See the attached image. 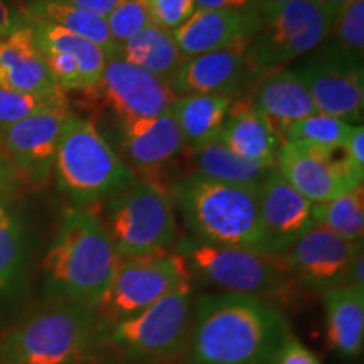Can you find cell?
I'll return each instance as SVG.
<instances>
[{"mask_svg": "<svg viewBox=\"0 0 364 364\" xmlns=\"http://www.w3.org/2000/svg\"><path fill=\"white\" fill-rule=\"evenodd\" d=\"M275 169L292 188L314 204H321L348 193L363 179L354 174L343 149L336 152H316L300 145L282 142Z\"/></svg>", "mask_w": 364, "mask_h": 364, "instance_id": "9a60e30c", "label": "cell"}, {"mask_svg": "<svg viewBox=\"0 0 364 364\" xmlns=\"http://www.w3.org/2000/svg\"><path fill=\"white\" fill-rule=\"evenodd\" d=\"M245 46L204 53L184 59L169 86L174 97L188 95H223L241 98L245 90L252 88Z\"/></svg>", "mask_w": 364, "mask_h": 364, "instance_id": "e0dca14e", "label": "cell"}, {"mask_svg": "<svg viewBox=\"0 0 364 364\" xmlns=\"http://www.w3.org/2000/svg\"><path fill=\"white\" fill-rule=\"evenodd\" d=\"M21 11L26 16L46 21L97 44L107 54V59L118 54V48L110 38L103 17L81 11V9L73 7L61 0H29L24 7H21Z\"/></svg>", "mask_w": 364, "mask_h": 364, "instance_id": "83f0119b", "label": "cell"}, {"mask_svg": "<svg viewBox=\"0 0 364 364\" xmlns=\"http://www.w3.org/2000/svg\"><path fill=\"white\" fill-rule=\"evenodd\" d=\"M0 86L46 100H66L24 19L0 36Z\"/></svg>", "mask_w": 364, "mask_h": 364, "instance_id": "ffe728a7", "label": "cell"}, {"mask_svg": "<svg viewBox=\"0 0 364 364\" xmlns=\"http://www.w3.org/2000/svg\"><path fill=\"white\" fill-rule=\"evenodd\" d=\"M12 199L14 198H7V196H0V218H2L7 211H11V209H12Z\"/></svg>", "mask_w": 364, "mask_h": 364, "instance_id": "f6af8a7d", "label": "cell"}, {"mask_svg": "<svg viewBox=\"0 0 364 364\" xmlns=\"http://www.w3.org/2000/svg\"><path fill=\"white\" fill-rule=\"evenodd\" d=\"M297 78L306 85L316 110L359 125L364 110L363 59L344 51L334 43H322L318 51L306 63L292 68Z\"/></svg>", "mask_w": 364, "mask_h": 364, "instance_id": "8fae6325", "label": "cell"}, {"mask_svg": "<svg viewBox=\"0 0 364 364\" xmlns=\"http://www.w3.org/2000/svg\"><path fill=\"white\" fill-rule=\"evenodd\" d=\"M346 285H349V287H353V289L364 292V252H363V247L358 250L356 255H354L351 267H349V272H348V282H346Z\"/></svg>", "mask_w": 364, "mask_h": 364, "instance_id": "b9f144b4", "label": "cell"}, {"mask_svg": "<svg viewBox=\"0 0 364 364\" xmlns=\"http://www.w3.org/2000/svg\"><path fill=\"white\" fill-rule=\"evenodd\" d=\"M118 56L166 83L174 78L184 63L172 33L156 24L144 27L134 38L122 44L118 48Z\"/></svg>", "mask_w": 364, "mask_h": 364, "instance_id": "484cf974", "label": "cell"}, {"mask_svg": "<svg viewBox=\"0 0 364 364\" xmlns=\"http://www.w3.org/2000/svg\"><path fill=\"white\" fill-rule=\"evenodd\" d=\"M314 221L349 243H363L364 188L358 186L331 201L314 204Z\"/></svg>", "mask_w": 364, "mask_h": 364, "instance_id": "f546056e", "label": "cell"}, {"mask_svg": "<svg viewBox=\"0 0 364 364\" xmlns=\"http://www.w3.org/2000/svg\"><path fill=\"white\" fill-rule=\"evenodd\" d=\"M258 213L268 255H280L316 225L314 203L299 194L277 169L258 189Z\"/></svg>", "mask_w": 364, "mask_h": 364, "instance_id": "ac0fdd59", "label": "cell"}, {"mask_svg": "<svg viewBox=\"0 0 364 364\" xmlns=\"http://www.w3.org/2000/svg\"><path fill=\"white\" fill-rule=\"evenodd\" d=\"M21 188H24L21 176L17 174L11 159L0 149V196L16 198V194L19 193Z\"/></svg>", "mask_w": 364, "mask_h": 364, "instance_id": "74e56055", "label": "cell"}, {"mask_svg": "<svg viewBox=\"0 0 364 364\" xmlns=\"http://www.w3.org/2000/svg\"><path fill=\"white\" fill-rule=\"evenodd\" d=\"M68 107L66 100H46L0 86V127H7L36 113Z\"/></svg>", "mask_w": 364, "mask_h": 364, "instance_id": "1f68e13d", "label": "cell"}, {"mask_svg": "<svg viewBox=\"0 0 364 364\" xmlns=\"http://www.w3.org/2000/svg\"><path fill=\"white\" fill-rule=\"evenodd\" d=\"M332 41L344 51L363 59L364 54V0H354L339 14L332 26Z\"/></svg>", "mask_w": 364, "mask_h": 364, "instance_id": "d6a6232c", "label": "cell"}, {"mask_svg": "<svg viewBox=\"0 0 364 364\" xmlns=\"http://www.w3.org/2000/svg\"><path fill=\"white\" fill-rule=\"evenodd\" d=\"M343 154L348 161L354 174L358 177H364V129L363 124L354 125L351 134L343 145Z\"/></svg>", "mask_w": 364, "mask_h": 364, "instance_id": "8d00e7d4", "label": "cell"}, {"mask_svg": "<svg viewBox=\"0 0 364 364\" xmlns=\"http://www.w3.org/2000/svg\"><path fill=\"white\" fill-rule=\"evenodd\" d=\"M53 177L75 208L88 209L120 193L135 172L88 118H68L59 136Z\"/></svg>", "mask_w": 364, "mask_h": 364, "instance_id": "5b68a950", "label": "cell"}, {"mask_svg": "<svg viewBox=\"0 0 364 364\" xmlns=\"http://www.w3.org/2000/svg\"><path fill=\"white\" fill-rule=\"evenodd\" d=\"M120 262L100 218L90 209L70 208L59 223L43 262L49 302L97 307Z\"/></svg>", "mask_w": 364, "mask_h": 364, "instance_id": "7a4b0ae2", "label": "cell"}, {"mask_svg": "<svg viewBox=\"0 0 364 364\" xmlns=\"http://www.w3.org/2000/svg\"><path fill=\"white\" fill-rule=\"evenodd\" d=\"M295 2V0H252L250 4V11H253L255 14H258V17L263 19V17L270 16L273 11L280 9L285 4Z\"/></svg>", "mask_w": 364, "mask_h": 364, "instance_id": "7bdbcfd3", "label": "cell"}, {"mask_svg": "<svg viewBox=\"0 0 364 364\" xmlns=\"http://www.w3.org/2000/svg\"><path fill=\"white\" fill-rule=\"evenodd\" d=\"M71 115L70 107H61L0 127V149L11 159L24 188L43 189L49 184L59 136Z\"/></svg>", "mask_w": 364, "mask_h": 364, "instance_id": "4fadbf2b", "label": "cell"}, {"mask_svg": "<svg viewBox=\"0 0 364 364\" xmlns=\"http://www.w3.org/2000/svg\"><path fill=\"white\" fill-rule=\"evenodd\" d=\"M61 2L70 4L73 7H78L81 11L91 12L98 17H107L110 16V12L120 6L124 0H61Z\"/></svg>", "mask_w": 364, "mask_h": 364, "instance_id": "f35d334b", "label": "cell"}, {"mask_svg": "<svg viewBox=\"0 0 364 364\" xmlns=\"http://www.w3.org/2000/svg\"><path fill=\"white\" fill-rule=\"evenodd\" d=\"M171 198L189 238L215 247L267 253L258 189L226 184L191 172L172 186Z\"/></svg>", "mask_w": 364, "mask_h": 364, "instance_id": "3957f363", "label": "cell"}, {"mask_svg": "<svg viewBox=\"0 0 364 364\" xmlns=\"http://www.w3.org/2000/svg\"><path fill=\"white\" fill-rule=\"evenodd\" d=\"M102 225L118 257L172 252L179 241L171 194L152 179H135L103 203Z\"/></svg>", "mask_w": 364, "mask_h": 364, "instance_id": "52a82bcc", "label": "cell"}, {"mask_svg": "<svg viewBox=\"0 0 364 364\" xmlns=\"http://www.w3.org/2000/svg\"><path fill=\"white\" fill-rule=\"evenodd\" d=\"M105 22L117 48L134 38L144 27L152 24L142 0H124L115 11L110 12V16L105 17Z\"/></svg>", "mask_w": 364, "mask_h": 364, "instance_id": "836d02e7", "label": "cell"}, {"mask_svg": "<svg viewBox=\"0 0 364 364\" xmlns=\"http://www.w3.org/2000/svg\"><path fill=\"white\" fill-rule=\"evenodd\" d=\"M107 364H117V363H107Z\"/></svg>", "mask_w": 364, "mask_h": 364, "instance_id": "bcb514c9", "label": "cell"}, {"mask_svg": "<svg viewBox=\"0 0 364 364\" xmlns=\"http://www.w3.org/2000/svg\"><path fill=\"white\" fill-rule=\"evenodd\" d=\"M118 124L162 115L174 102L169 83L140 70L122 56L107 59L98 88Z\"/></svg>", "mask_w": 364, "mask_h": 364, "instance_id": "2e32d148", "label": "cell"}, {"mask_svg": "<svg viewBox=\"0 0 364 364\" xmlns=\"http://www.w3.org/2000/svg\"><path fill=\"white\" fill-rule=\"evenodd\" d=\"M189 280L193 277L188 263L176 250L120 258L107 292L95 307L100 324L134 316Z\"/></svg>", "mask_w": 364, "mask_h": 364, "instance_id": "30bf717a", "label": "cell"}, {"mask_svg": "<svg viewBox=\"0 0 364 364\" xmlns=\"http://www.w3.org/2000/svg\"><path fill=\"white\" fill-rule=\"evenodd\" d=\"M193 280L186 282L144 311L113 324H100L98 351L118 361L162 363L184 353L193 317Z\"/></svg>", "mask_w": 364, "mask_h": 364, "instance_id": "8992f818", "label": "cell"}, {"mask_svg": "<svg viewBox=\"0 0 364 364\" xmlns=\"http://www.w3.org/2000/svg\"><path fill=\"white\" fill-rule=\"evenodd\" d=\"M22 19L63 93L98 91L107 65V54L102 48L61 27L26 16L24 12Z\"/></svg>", "mask_w": 364, "mask_h": 364, "instance_id": "5bb4252c", "label": "cell"}, {"mask_svg": "<svg viewBox=\"0 0 364 364\" xmlns=\"http://www.w3.org/2000/svg\"><path fill=\"white\" fill-rule=\"evenodd\" d=\"M252 90L250 100L275 129L317 113L306 85L290 68L267 73Z\"/></svg>", "mask_w": 364, "mask_h": 364, "instance_id": "603a6c76", "label": "cell"}, {"mask_svg": "<svg viewBox=\"0 0 364 364\" xmlns=\"http://www.w3.org/2000/svg\"><path fill=\"white\" fill-rule=\"evenodd\" d=\"M321 2V6L324 7V11L329 14L332 19H338L339 14L344 11L346 7H349L354 0H318Z\"/></svg>", "mask_w": 364, "mask_h": 364, "instance_id": "ee69618b", "label": "cell"}, {"mask_svg": "<svg viewBox=\"0 0 364 364\" xmlns=\"http://www.w3.org/2000/svg\"><path fill=\"white\" fill-rule=\"evenodd\" d=\"M22 12L16 9L9 0H0V36L11 33L21 24Z\"/></svg>", "mask_w": 364, "mask_h": 364, "instance_id": "ab89813d", "label": "cell"}, {"mask_svg": "<svg viewBox=\"0 0 364 364\" xmlns=\"http://www.w3.org/2000/svg\"><path fill=\"white\" fill-rule=\"evenodd\" d=\"M221 142L247 161L275 166L282 139L250 98H238L231 105L221 130Z\"/></svg>", "mask_w": 364, "mask_h": 364, "instance_id": "7402d4cb", "label": "cell"}, {"mask_svg": "<svg viewBox=\"0 0 364 364\" xmlns=\"http://www.w3.org/2000/svg\"><path fill=\"white\" fill-rule=\"evenodd\" d=\"M272 364H321V361L306 344L289 332Z\"/></svg>", "mask_w": 364, "mask_h": 364, "instance_id": "d590c367", "label": "cell"}, {"mask_svg": "<svg viewBox=\"0 0 364 364\" xmlns=\"http://www.w3.org/2000/svg\"><path fill=\"white\" fill-rule=\"evenodd\" d=\"M93 307L49 302L0 338V364H83L98 353Z\"/></svg>", "mask_w": 364, "mask_h": 364, "instance_id": "277c9868", "label": "cell"}, {"mask_svg": "<svg viewBox=\"0 0 364 364\" xmlns=\"http://www.w3.org/2000/svg\"><path fill=\"white\" fill-rule=\"evenodd\" d=\"M150 22L162 29L176 31L196 12L194 0H142Z\"/></svg>", "mask_w": 364, "mask_h": 364, "instance_id": "e575fe53", "label": "cell"}, {"mask_svg": "<svg viewBox=\"0 0 364 364\" xmlns=\"http://www.w3.org/2000/svg\"><path fill=\"white\" fill-rule=\"evenodd\" d=\"M260 27L262 19L253 11L196 9L184 24L172 31V38L182 58L189 59L236 46L248 48Z\"/></svg>", "mask_w": 364, "mask_h": 364, "instance_id": "d6986e66", "label": "cell"}, {"mask_svg": "<svg viewBox=\"0 0 364 364\" xmlns=\"http://www.w3.org/2000/svg\"><path fill=\"white\" fill-rule=\"evenodd\" d=\"M235 100L223 95H188L171 105L172 117L179 127L184 150L198 152L220 140L223 125Z\"/></svg>", "mask_w": 364, "mask_h": 364, "instance_id": "d4e9b609", "label": "cell"}, {"mask_svg": "<svg viewBox=\"0 0 364 364\" xmlns=\"http://www.w3.org/2000/svg\"><path fill=\"white\" fill-rule=\"evenodd\" d=\"M24 258V221L12 208L0 218V294L7 292L19 279Z\"/></svg>", "mask_w": 364, "mask_h": 364, "instance_id": "4dcf8cb0", "label": "cell"}, {"mask_svg": "<svg viewBox=\"0 0 364 364\" xmlns=\"http://www.w3.org/2000/svg\"><path fill=\"white\" fill-rule=\"evenodd\" d=\"M176 252L184 258L193 279L216 287L220 292L250 295L272 302L287 297L294 282L280 258L253 250L215 247L189 236L179 238Z\"/></svg>", "mask_w": 364, "mask_h": 364, "instance_id": "ba28073f", "label": "cell"}, {"mask_svg": "<svg viewBox=\"0 0 364 364\" xmlns=\"http://www.w3.org/2000/svg\"><path fill=\"white\" fill-rule=\"evenodd\" d=\"M273 302L238 294H206L193 304L186 364H272L289 334Z\"/></svg>", "mask_w": 364, "mask_h": 364, "instance_id": "6da1fadb", "label": "cell"}, {"mask_svg": "<svg viewBox=\"0 0 364 364\" xmlns=\"http://www.w3.org/2000/svg\"><path fill=\"white\" fill-rule=\"evenodd\" d=\"M189 157L196 174H201L218 182L253 189H260L270 172L275 169V166L252 162L240 157L233 150L228 149L221 140L206 145L198 152L189 154Z\"/></svg>", "mask_w": 364, "mask_h": 364, "instance_id": "4316f807", "label": "cell"}, {"mask_svg": "<svg viewBox=\"0 0 364 364\" xmlns=\"http://www.w3.org/2000/svg\"><path fill=\"white\" fill-rule=\"evenodd\" d=\"M326 338L341 358H356L364 344V292L349 285L322 294Z\"/></svg>", "mask_w": 364, "mask_h": 364, "instance_id": "cb8c5ba5", "label": "cell"}, {"mask_svg": "<svg viewBox=\"0 0 364 364\" xmlns=\"http://www.w3.org/2000/svg\"><path fill=\"white\" fill-rule=\"evenodd\" d=\"M354 125L346 124L339 118L314 113L306 118H300L292 124L280 127L279 132L282 142H290L300 147H306L316 152H336L351 134Z\"/></svg>", "mask_w": 364, "mask_h": 364, "instance_id": "f1b7e54d", "label": "cell"}, {"mask_svg": "<svg viewBox=\"0 0 364 364\" xmlns=\"http://www.w3.org/2000/svg\"><path fill=\"white\" fill-rule=\"evenodd\" d=\"M196 9L206 11H250L252 0H194Z\"/></svg>", "mask_w": 364, "mask_h": 364, "instance_id": "60d3db41", "label": "cell"}, {"mask_svg": "<svg viewBox=\"0 0 364 364\" xmlns=\"http://www.w3.org/2000/svg\"><path fill=\"white\" fill-rule=\"evenodd\" d=\"M118 140L130 169L142 172L161 169L184 150L171 108L159 117L118 124Z\"/></svg>", "mask_w": 364, "mask_h": 364, "instance_id": "44dd1931", "label": "cell"}, {"mask_svg": "<svg viewBox=\"0 0 364 364\" xmlns=\"http://www.w3.org/2000/svg\"><path fill=\"white\" fill-rule=\"evenodd\" d=\"M334 19L318 0H295L263 17L247 49L252 88L267 73L282 70L331 38Z\"/></svg>", "mask_w": 364, "mask_h": 364, "instance_id": "9c48e42d", "label": "cell"}, {"mask_svg": "<svg viewBox=\"0 0 364 364\" xmlns=\"http://www.w3.org/2000/svg\"><path fill=\"white\" fill-rule=\"evenodd\" d=\"M363 243H349L326 228L314 225L277 257L294 285L324 294L348 282L351 262Z\"/></svg>", "mask_w": 364, "mask_h": 364, "instance_id": "7c38bea8", "label": "cell"}]
</instances>
